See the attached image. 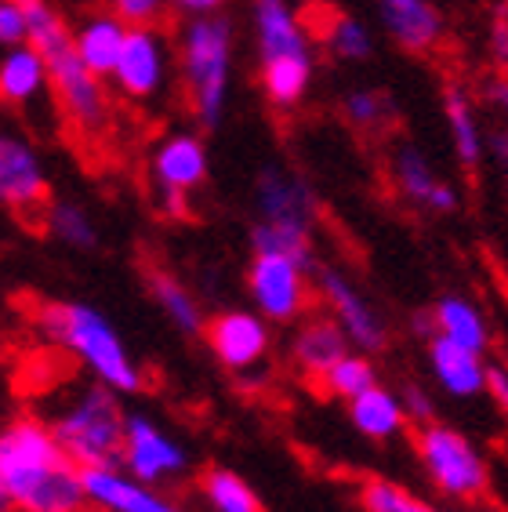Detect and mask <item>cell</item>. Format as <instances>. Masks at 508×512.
Returning <instances> with one entry per match:
<instances>
[{"label":"cell","mask_w":508,"mask_h":512,"mask_svg":"<svg viewBox=\"0 0 508 512\" xmlns=\"http://www.w3.org/2000/svg\"><path fill=\"white\" fill-rule=\"evenodd\" d=\"M374 19L407 55H432L447 37V19L436 0H374Z\"/></svg>","instance_id":"e0dca14e"},{"label":"cell","mask_w":508,"mask_h":512,"mask_svg":"<svg viewBox=\"0 0 508 512\" xmlns=\"http://www.w3.org/2000/svg\"><path fill=\"white\" fill-rule=\"evenodd\" d=\"M258 88L273 109L302 106L316 80L313 33L291 0H251Z\"/></svg>","instance_id":"277c9868"},{"label":"cell","mask_w":508,"mask_h":512,"mask_svg":"<svg viewBox=\"0 0 508 512\" xmlns=\"http://www.w3.org/2000/svg\"><path fill=\"white\" fill-rule=\"evenodd\" d=\"M84 494L91 512H186L175 498L160 494V487L135 480L120 465L84 469Z\"/></svg>","instance_id":"ac0fdd59"},{"label":"cell","mask_w":508,"mask_h":512,"mask_svg":"<svg viewBox=\"0 0 508 512\" xmlns=\"http://www.w3.org/2000/svg\"><path fill=\"white\" fill-rule=\"evenodd\" d=\"M349 422L352 429L367 440H396V436L407 429V411L400 404V393H392L389 385L374 382L371 389H363L360 396H352L349 400Z\"/></svg>","instance_id":"cb8c5ba5"},{"label":"cell","mask_w":508,"mask_h":512,"mask_svg":"<svg viewBox=\"0 0 508 512\" xmlns=\"http://www.w3.org/2000/svg\"><path fill=\"white\" fill-rule=\"evenodd\" d=\"M109 8L117 11L127 26H142V22H160L171 8V0H109Z\"/></svg>","instance_id":"836d02e7"},{"label":"cell","mask_w":508,"mask_h":512,"mask_svg":"<svg viewBox=\"0 0 508 512\" xmlns=\"http://www.w3.org/2000/svg\"><path fill=\"white\" fill-rule=\"evenodd\" d=\"M487 55H490V62L501 69V73H508V11H498V15L490 19V26H487Z\"/></svg>","instance_id":"d590c367"},{"label":"cell","mask_w":508,"mask_h":512,"mask_svg":"<svg viewBox=\"0 0 508 512\" xmlns=\"http://www.w3.org/2000/svg\"><path fill=\"white\" fill-rule=\"evenodd\" d=\"M360 502H363V512H443L440 505L425 502V498H418V494H411L407 487L389 483V480L363 483Z\"/></svg>","instance_id":"1f68e13d"},{"label":"cell","mask_w":508,"mask_h":512,"mask_svg":"<svg viewBox=\"0 0 508 512\" xmlns=\"http://www.w3.org/2000/svg\"><path fill=\"white\" fill-rule=\"evenodd\" d=\"M175 66L189 109L204 131H215L229 113L236 77V26L225 11L193 15L178 30Z\"/></svg>","instance_id":"5b68a950"},{"label":"cell","mask_w":508,"mask_h":512,"mask_svg":"<svg viewBox=\"0 0 508 512\" xmlns=\"http://www.w3.org/2000/svg\"><path fill=\"white\" fill-rule=\"evenodd\" d=\"M443 124H447L450 149L465 171H479V164L487 160V131L479 120L476 99L469 95V88L450 84L443 91Z\"/></svg>","instance_id":"44dd1931"},{"label":"cell","mask_w":508,"mask_h":512,"mask_svg":"<svg viewBox=\"0 0 508 512\" xmlns=\"http://www.w3.org/2000/svg\"><path fill=\"white\" fill-rule=\"evenodd\" d=\"M425 356H429L432 378L447 396L472 400V396L483 393V385H487V353H476L469 345L432 335L425 338Z\"/></svg>","instance_id":"d6986e66"},{"label":"cell","mask_w":508,"mask_h":512,"mask_svg":"<svg viewBox=\"0 0 508 512\" xmlns=\"http://www.w3.org/2000/svg\"><path fill=\"white\" fill-rule=\"evenodd\" d=\"M0 512H11L8 509V498H4V487H0Z\"/></svg>","instance_id":"b9f144b4"},{"label":"cell","mask_w":508,"mask_h":512,"mask_svg":"<svg viewBox=\"0 0 508 512\" xmlns=\"http://www.w3.org/2000/svg\"><path fill=\"white\" fill-rule=\"evenodd\" d=\"M487 157L498 164L501 182H505V189H508V128H494L487 135Z\"/></svg>","instance_id":"74e56055"},{"label":"cell","mask_w":508,"mask_h":512,"mask_svg":"<svg viewBox=\"0 0 508 512\" xmlns=\"http://www.w3.org/2000/svg\"><path fill=\"white\" fill-rule=\"evenodd\" d=\"M487 106L501 117V128H508V73L487 84Z\"/></svg>","instance_id":"f35d334b"},{"label":"cell","mask_w":508,"mask_h":512,"mask_svg":"<svg viewBox=\"0 0 508 512\" xmlns=\"http://www.w3.org/2000/svg\"><path fill=\"white\" fill-rule=\"evenodd\" d=\"M40 418L48 422L62 451L80 469L120 462L127 411L120 404V393H113L109 385L95 382V378L62 385L59 393L51 396L48 411H40Z\"/></svg>","instance_id":"8992f818"},{"label":"cell","mask_w":508,"mask_h":512,"mask_svg":"<svg viewBox=\"0 0 508 512\" xmlns=\"http://www.w3.org/2000/svg\"><path fill=\"white\" fill-rule=\"evenodd\" d=\"M411 327H414V335H418V338H432V335H436V331H432V313H414Z\"/></svg>","instance_id":"60d3db41"},{"label":"cell","mask_w":508,"mask_h":512,"mask_svg":"<svg viewBox=\"0 0 508 512\" xmlns=\"http://www.w3.org/2000/svg\"><path fill=\"white\" fill-rule=\"evenodd\" d=\"M30 40V19L22 0H0V48H15Z\"/></svg>","instance_id":"d6a6232c"},{"label":"cell","mask_w":508,"mask_h":512,"mask_svg":"<svg viewBox=\"0 0 508 512\" xmlns=\"http://www.w3.org/2000/svg\"><path fill=\"white\" fill-rule=\"evenodd\" d=\"M171 69H175V51L167 44L164 30L157 22H142V26H127L124 48L109 73V84L127 102H153L171 84Z\"/></svg>","instance_id":"7c38bea8"},{"label":"cell","mask_w":508,"mask_h":512,"mask_svg":"<svg viewBox=\"0 0 508 512\" xmlns=\"http://www.w3.org/2000/svg\"><path fill=\"white\" fill-rule=\"evenodd\" d=\"M44 229L51 233V240H59L69 251H95L98 247V222L77 200H48Z\"/></svg>","instance_id":"83f0119b"},{"label":"cell","mask_w":508,"mask_h":512,"mask_svg":"<svg viewBox=\"0 0 508 512\" xmlns=\"http://www.w3.org/2000/svg\"><path fill=\"white\" fill-rule=\"evenodd\" d=\"M124 37H127V22L120 19L117 11H95L88 19L80 22L77 30H73V51L80 55V62L102 77L109 84V73L117 66L120 59V48H124Z\"/></svg>","instance_id":"7402d4cb"},{"label":"cell","mask_w":508,"mask_h":512,"mask_svg":"<svg viewBox=\"0 0 508 512\" xmlns=\"http://www.w3.org/2000/svg\"><path fill=\"white\" fill-rule=\"evenodd\" d=\"M120 469L149 487L178 483L193 469V454L164 422L146 411H127L124 447H120Z\"/></svg>","instance_id":"30bf717a"},{"label":"cell","mask_w":508,"mask_h":512,"mask_svg":"<svg viewBox=\"0 0 508 512\" xmlns=\"http://www.w3.org/2000/svg\"><path fill=\"white\" fill-rule=\"evenodd\" d=\"M48 204V168L33 142L0 135V207L15 215H33Z\"/></svg>","instance_id":"9a60e30c"},{"label":"cell","mask_w":508,"mask_h":512,"mask_svg":"<svg viewBox=\"0 0 508 512\" xmlns=\"http://www.w3.org/2000/svg\"><path fill=\"white\" fill-rule=\"evenodd\" d=\"M44 91H48V66H44V55L33 48L30 40H26V44H15V48H4V55H0V102L15 109H26L44 99Z\"/></svg>","instance_id":"603a6c76"},{"label":"cell","mask_w":508,"mask_h":512,"mask_svg":"<svg viewBox=\"0 0 508 512\" xmlns=\"http://www.w3.org/2000/svg\"><path fill=\"white\" fill-rule=\"evenodd\" d=\"M200 498L211 512H265L262 498L254 494L251 483L225 465H215L200 476Z\"/></svg>","instance_id":"f1b7e54d"},{"label":"cell","mask_w":508,"mask_h":512,"mask_svg":"<svg viewBox=\"0 0 508 512\" xmlns=\"http://www.w3.org/2000/svg\"><path fill=\"white\" fill-rule=\"evenodd\" d=\"M483 393L494 400L498 411L508 414V364H487V385H483Z\"/></svg>","instance_id":"8d00e7d4"},{"label":"cell","mask_w":508,"mask_h":512,"mask_svg":"<svg viewBox=\"0 0 508 512\" xmlns=\"http://www.w3.org/2000/svg\"><path fill=\"white\" fill-rule=\"evenodd\" d=\"M204 342L229 375H254L269 360L273 324L254 309H222L204 324Z\"/></svg>","instance_id":"5bb4252c"},{"label":"cell","mask_w":508,"mask_h":512,"mask_svg":"<svg viewBox=\"0 0 508 512\" xmlns=\"http://www.w3.org/2000/svg\"><path fill=\"white\" fill-rule=\"evenodd\" d=\"M392 186L407 204L432 211V215H454L461 211V193L436 171L429 153H421L414 142H400L389 157Z\"/></svg>","instance_id":"2e32d148"},{"label":"cell","mask_w":508,"mask_h":512,"mask_svg":"<svg viewBox=\"0 0 508 512\" xmlns=\"http://www.w3.org/2000/svg\"><path fill=\"white\" fill-rule=\"evenodd\" d=\"M352 345L345 331L338 327L331 313L320 316H302L291 335V364L309 378H320L327 367L342 353H349Z\"/></svg>","instance_id":"ffe728a7"},{"label":"cell","mask_w":508,"mask_h":512,"mask_svg":"<svg viewBox=\"0 0 508 512\" xmlns=\"http://www.w3.org/2000/svg\"><path fill=\"white\" fill-rule=\"evenodd\" d=\"M400 404H403V411H407V422H414V425H425L436 418V404H432L429 389H421V385H414V382L400 389Z\"/></svg>","instance_id":"e575fe53"},{"label":"cell","mask_w":508,"mask_h":512,"mask_svg":"<svg viewBox=\"0 0 508 512\" xmlns=\"http://www.w3.org/2000/svg\"><path fill=\"white\" fill-rule=\"evenodd\" d=\"M207 175H211V153H207L204 135L196 131H167L149 149V182L157 193L160 215H186L189 193L204 186Z\"/></svg>","instance_id":"9c48e42d"},{"label":"cell","mask_w":508,"mask_h":512,"mask_svg":"<svg viewBox=\"0 0 508 512\" xmlns=\"http://www.w3.org/2000/svg\"><path fill=\"white\" fill-rule=\"evenodd\" d=\"M313 291L320 295V302L327 306V313L338 320V327L345 331L352 349L360 353H381L389 345V324L381 309L371 298L363 295L360 287L352 284V276L338 266H316L313 273Z\"/></svg>","instance_id":"4fadbf2b"},{"label":"cell","mask_w":508,"mask_h":512,"mask_svg":"<svg viewBox=\"0 0 508 512\" xmlns=\"http://www.w3.org/2000/svg\"><path fill=\"white\" fill-rule=\"evenodd\" d=\"M22 8L30 19V44L44 55L48 88L55 91V102L66 113L69 128L84 138H98L113 120L106 80L80 62L73 51V30L62 22L51 0H22Z\"/></svg>","instance_id":"3957f363"},{"label":"cell","mask_w":508,"mask_h":512,"mask_svg":"<svg viewBox=\"0 0 508 512\" xmlns=\"http://www.w3.org/2000/svg\"><path fill=\"white\" fill-rule=\"evenodd\" d=\"M342 117L349 120L356 131H378L385 128V120L392 117L389 99L371 84H356L342 95Z\"/></svg>","instance_id":"4dcf8cb0"},{"label":"cell","mask_w":508,"mask_h":512,"mask_svg":"<svg viewBox=\"0 0 508 512\" xmlns=\"http://www.w3.org/2000/svg\"><path fill=\"white\" fill-rule=\"evenodd\" d=\"M225 4L229 0H171V8L182 11L186 19H193V15H215V11H225Z\"/></svg>","instance_id":"ab89813d"},{"label":"cell","mask_w":508,"mask_h":512,"mask_svg":"<svg viewBox=\"0 0 508 512\" xmlns=\"http://www.w3.org/2000/svg\"><path fill=\"white\" fill-rule=\"evenodd\" d=\"M316 204L313 186L284 164H265L254 175V226L251 251L291 255L316 269Z\"/></svg>","instance_id":"52a82bcc"},{"label":"cell","mask_w":508,"mask_h":512,"mask_svg":"<svg viewBox=\"0 0 508 512\" xmlns=\"http://www.w3.org/2000/svg\"><path fill=\"white\" fill-rule=\"evenodd\" d=\"M37 331L44 342L62 349L73 364L95 382L120 396H138L146 389V371L138 364L117 324L88 302H48L37 309Z\"/></svg>","instance_id":"7a4b0ae2"},{"label":"cell","mask_w":508,"mask_h":512,"mask_svg":"<svg viewBox=\"0 0 508 512\" xmlns=\"http://www.w3.org/2000/svg\"><path fill=\"white\" fill-rule=\"evenodd\" d=\"M323 48L331 55L334 62H345V66H360L374 55V33L371 26L360 19V15H352V11H334L327 26H323Z\"/></svg>","instance_id":"4316f807"},{"label":"cell","mask_w":508,"mask_h":512,"mask_svg":"<svg viewBox=\"0 0 508 512\" xmlns=\"http://www.w3.org/2000/svg\"><path fill=\"white\" fill-rule=\"evenodd\" d=\"M414 447H418L421 469H425V476H429L432 487L443 498L472 502V498H479V494L487 491L490 483L487 458H483V451L461 429L432 418V422L418 425Z\"/></svg>","instance_id":"ba28073f"},{"label":"cell","mask_w":508,"mask_h":512,"mask_svg":"<svg viewBox=\"0 0 508 512\" xmlns=\"http://www.w3.org/2000/svg\"><path fill=\"white\" fill-rule=\"evenodd\" d=\"M316 382H320V389L327 396H334V400H345V404H349L352 396H360L363 389H371V385L378 382V367H374L371 353L349 349V353L338 356V360H334V364L327 367Z\"/></svg>","instance_id":"f546056e"},{"label":"cell","mask_w":508,"mask_h":512,"mask_svg":"<svg viewBox=\"0 0 508 512\" xmlns=\"http://www.w3.org/2000/svg\"><path fill=\"white\" fill-rule=\"evenodd\" d=\"M0 487L11 512H91L84 469L33 411L0 422Z\"/></svg>","instance_id":"6da1fadb"},{"label":"cell","mask_w":508,"mask_h":512,"mask_svg":"<svg viewBox=\"0 0 508 512\" xmlns=\"http://www.w3.org/2000/svg\"><path fill=\"white\" fill-rule=\"evenodd\" d=\"M429 313H432V331H436V335L450 338V342H458V345H469L476 353H487L490 349V320L469 295L450 291V295L436 298V306H432Z\"/></svg>","instance_id":"d4e9b609"},{"label":"cell","mask_w":508,"mask_h":512,"mask_svg":"<svg viewBox=\"0 0 508 512\" xmlns=\"http://www.w3.org/2000/svg\"><path fill=\"white\" fill-rule=\"evenodd\" d=\"M313 269L291 255L276 251H254L247 266V295L254 302V313H262L269 324H298L309 309Z\"/></svg>","instance_id":"8fae6325"},{"label":"cell","mask_w":508,"mask_h":512,"mask_svg":"<svg viewBox=\"0 0 508 512\" xmlns=\"http://www.w3.org/2000/svg\"><path fill=\"white\" fill-rule=\"evenodd\" d=\"M149 284V298L157 302V309L167 316V324L175 327L178 335H204V306H200V298L189 291V284H182L175 273H167V269H149L146 276Z\"/></svg>","instance_id":"484cf974"}]
</instances>
